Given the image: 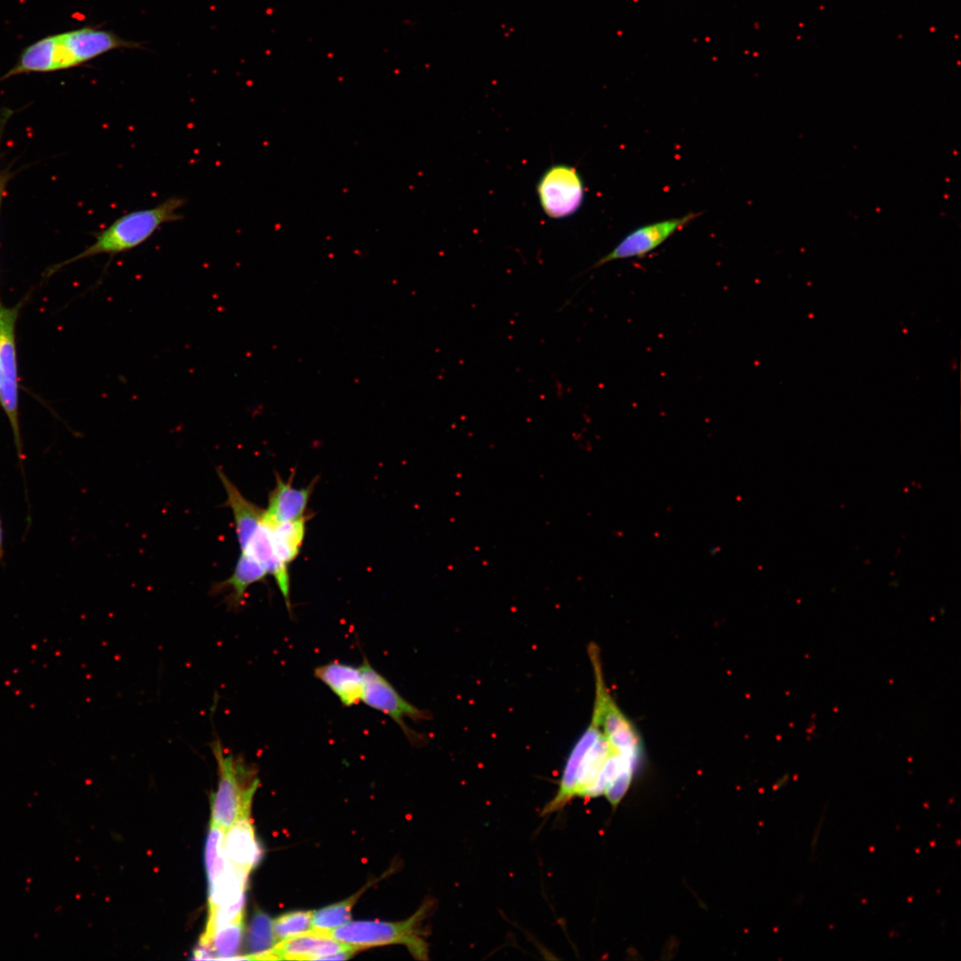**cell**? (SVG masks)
<instances>
[{"mask_svg":"<svg viewBox=\"0 0 961 961\" xmlns=\"http://www.w3.org/2000/svg\"><path fill=\"white\" fill-rule=\"evenodd\" d=\"M140 47L112 31L83 27L43 37L20 53L18 61L0 80L26 73H47L80 66L106 52Z\"/></svg>","mask_w":961,"mask_h":961,"instance_id":"1","label":"cell"},{"mask_svg":"<svg viewBox=\"0 0 961 961\" xmlns=\"http://www.w3.org/2000/svg\"><path fill=\"white\" fill-rule=\"evenodd\" d=\"M614 750L599 724L591 719L571 749L558 790L545 805L542 815L558 812L576 797H596L599 778Z\"/></svg>","mask_w":961,"mask_h":961,"instance_id":"2","label":"cell"},{"mask_svg":"<svg viewBox=\"0 0 961 961\" xmlns=\"http://www.w3.org/2000/svg\"><path fill=\"white\" fill-rule=\"evenodd\" d=\"M185 200L172 197L158 205L118 217L96 235L95 241L66 263L97 254L117 255L146 242L164 224L180 221Z\"/></svg>","mask_w":961,"mask_h":961,"instance_id":"3","label":"cell"},{"mask_svg":"<svg viewBox=\"0 0 961 961\" xmlns=\"http://www.w3.org/2000/svg\"><path fill=\"white\" fill-rule=\"evenodd\" d=\"M218 767V784L213 795L211 823L226 830L249 816L258 779L239 757L228 753L219 740L211 745Z\"/></svg>","mask_w":961,"mask_h":961,"instance_id":"4","label":"cell"},{"mask_svg":"<svg viewBox=\"0 0 961 961\" xmlns=\"http://www.w3.org/2000/svg\"><path fill=\"white\" fill-rule=\"evenodd\" d=\"M431 904L424 903L408 919L387 922L379 920L350 921L329 931L339 941L358 950L390 944L405 945L412 956L420 960L428 957V944L421 931L423 921Z\"/></svg>","mask_w":961,"mask_h":961,"instance_id":"5","label":"cell"},{"mask_svg":"<svg viewBox=\"0 0 961 961\" xmlns=\"http://www.w3.org/2000/svg\"><path fill=\"white\" fill-rule=\"evenodd\" d=\"M588 651L595 680V699L592 719L597 722L610 746L617 752L639 761L642 748L640 737L607 689L597 646L592 643Z\"/></svg>","mask_w":961,"mask_h":961,"instance_id":"6","label":"cell"},{"mask_svg":"<svg viewBox=\"0 0 961 961\" xmlns=\"http://www.w3.org/2000/svg\"><path fill=\"white\" fill-rule=\"evenodd\" d=\"M540 207L550 219L560 220L575 214L582 206L585 186L578 170L568 164L549 166L537 187Z\"/></svg>","mask_w":961,"mask_h":961,"instance_id":"7","label":"cell"},{"mask_svg":"<svg viewBox=\"0 0 961 961\" xmlns=\"http://www.w3.org/2000/svg\"><path fill=\"white\" fill-rule=\"evenodd\" d=\"M19 306L7 308L0 302V368L2 386L0 404L10 422L17 456L23 469L24 453L18 417V384L15 349V322Z\"/></svg>","mask_w":961,"mask_h":961,"instance_id":"8","label":"cell"},{"mask_svg":"<svg viewBox=\"0 0 961 961\" xmlns=\"http://www.w3.org/2000/svg\"><path fill=\"white\" fill-rule=\"evenodd\" d=\"M360 667L363 678L361 702L392 718L408 739H414L415 733L407 726L405 720H424L426 713L401 696L367 658H364Z\"/></svg>","mask_w":961,"mask_h":961,"instance_id":"9","label":"cell"},{"mask_svg":"<svg viewBox=\"0 0 961 961\" xmlns=\"http://www.w3.org/2000/svg\"><path fill=\"white\" fill-rule=\"evenodd\" d=\"M698 216L699 214L697 213H689L682 217L666 219L641 226L625 236L612 250L595 262L591 270L610 262L642 258Z\"/></svg>","mask_w":961,"mask_h":961,"instance_id":"10","label":"cell"},{"mask_svg":"<svg viewBox=\"0 0 961 961\" xmlns=\"http://www.w3.org/2000/svg\"><path fill=\"white\" fill-rule=\"evenodd\" d=\"M357 951L329 931L316 929L278 941L272 949L275 960H345Z\"/></svg>","mask_w":961,"mask_h":961,"instance_id":"11","label":"cell"},{"mask_svg":"<svg viewBox=\"0 0 961 961\" xmlns=\"http://www.w3.org/2000/svg\"><path fill=\"white\" fill-rule=\"evenodd\" d=\"M294 475L287 480H284L276 474V484L269 494L267 507L264 509V517L268 521L282 523L296 521L307 515V506L316 480L307 487L295 488L292 483Z\"/></svg>","mask_w":961,"mask_h":961,"instance_id":"12","label":"cell"},{"mask_svg":"<svg viewBox=\"0 0 961 961\" xmlns=\"http://www.w3.org/2000/svg\"><path fill=\"white\" fill-rule=\"evenodd\" d=\"M314 676L347 707L361 702L363 678L360 666L333 661L317 666Z\"/></svg>","mask_w":961,"mask_h":961,"instance_id":"13","label":"cell"},{"mask_svg":"<svg viewBox=\"0 0 961 961\" xmlns=\"http://www.w3.org/2000/svg\"><path fill=\"white\" fill-rule=\"evenodd\" d=\"M217 473L226 493V505L232 512L237 540L242 549L262 523L264 509L245 497L221 469Z\"/></svg>","mask_w":961,"mask_h":961,"instance_id":"14","label":"cell"},{"mask_svg":"<svg viewBox=\"0 0 961 961\" xmlns=\"http://www.w3.org/2000/svg\"><path fill=\"white\" fill-rule=\"evenodd\" d=\"M248 817L238 819L226 829L223 849L231 864L250 871L258 863L262 850Z\"/></svg>","mask_w":961,"mask_h":961,"instance_id":"15","label":"cell"},{"mask_svg":"<svg viewBox=\"0 0 961 961\" xmlns=\"http://www.w3.org/2000/svg\"><path fill=\"white\" fill-rule=\"evenodd\" d=\"M267 575L268 572L260 562L251 555L241 552L232 574L217 584L214 591L221 592L228 589L229 605L233 609H238L243 604L248 588L262 581Z\"/></svg>","mask_w":961,"mask_h":961,"instance_id":"16","label":"cell"},{"mask_svg":"<svg viewBox=\"0 0 961 961\" xmlns=\"http://www.w3.org/2000/svg\"><path fill=\"white\" fill-rule=\"evenodd\" d=\"M307 521L308 515L296 521L282 523H271L267 521L271 528L274 552L279 560L287 567L300 553L306 535Z\"/></svg>","mask_w":961,"mask_h":961,"instance_id":"17","label":"cell"},{"mask_svg":"<svg viewBox=\"0 0 961 961\" xmlns=\"http://www.w3.org/2000/svg\"><path fill=\"white\" fill-rule=\"evenodd\" d=\"M270 917L257 910L252 917L246 939V959L275 960L272 949L276 945Z\"/></svg>","mask_w":961,"mask_h":961,"instance_id":"18","label":"cell"},{"mask_svg":"<svg viewBox=\"0 0 961 961\" xmlns=\"http://www.w3.org/2000/svg\"><path fill=\"white\" fill-rule=\"evenodd\" d=\"M382 877L368 882L350 897L321 908L312 914V929L331 931L351 920V909L364 892Z\"/></svg>","mask_w":961,"mask_h":961,"instance_id":"19","label":"cell"},{"mask_svg":"<svg viewBox=\"0 0 961 961\" xmlns=\"http://www.w3.org/2000/svg\"><path fill=\"white\" fill-rule=\"evenodd\" d=\"M224 832V829L211 823L205 849L208 885L222 878L232 865L223 849Z\"/></svg>","mask_w":961,"mask_h":961,"instance_id":"20","label":"cell"},{"mask_svg":"<svg viewBox=\"0 0 961 961\" xmlns=\"http://www.w3.org/2000/svg\"><path fill=\"white\" fill-rule=\"evenodd\" d=\"M242 936L243 919L216 928L210 940L215 959H246L243 956H238L241 948Z\"/></svg>","mask_w":961,"mask_h":961,"instance_id":"21","label":"cell"},{"mask_svg":"<svg viewBox=\"0 0 961 961\" xmlns=\"http://www.w3.org/2000/svg\"><path fill=\"white\" fill-rule=\"evenodd\" d=\"M312 914L311 910H295L277 917L272 920V930L277 942L311 931Z\"/></svg>","mask_w":961,"mask_h":961,"instance_id":"22","label":"cell"},{"mask_svg":"<svg viewBox=\"0 0 961 961\" xmlns=\"http://www.w3.org/2000/svg\"><path fill=\"white\" fill-rule=\"evenodd\" d=\"M192 958L196 960L215 959V954L212 945L199 941L193 950Z\"/></svg>","mask_w":961,"mask_h":961,"instance_id":"23","label":"cell"},{"mask_svg":"<svg viewBox=\"0 0 961 961\" xmlns=\"http://www.w3.org/2000/svg\"><path fill=\"white\" fill-rule=\"evenodd\" d=\"M4 532L2 527V521L0 519V562H4Z\"/></svg>","mask_w":961,"mask_h":961,"instance_id":"24","label":"cell"},{"mask_svg":"<svg viewBox=\"0 0 961 961\" xmlns=\"http://www.w3.org/2000/svg\"><path fill=\"white\" fill-rule=\"evenodd\" d=\"M1 386H2V373H1V368H0V390H1Z\"/></svg>","mask_w":961,"mask_h":961,"instance_id":"25","label":"cell"}]
</instances>
